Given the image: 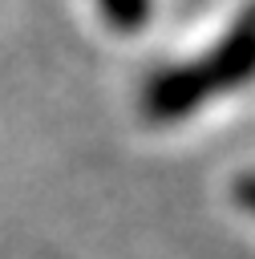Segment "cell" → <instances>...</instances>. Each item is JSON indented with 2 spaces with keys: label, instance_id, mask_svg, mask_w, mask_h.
Instances as JSON below:
<instances>
[{
  "label": "cell",
  "instance_id": "obj_1",
  "mask_svg": "<svg viewBox=\"0 0 255 259\" xmlns=\"http://www.w3.org/2000/svg\"><path fill=\"white\" fill-rule=\"evenodd\" d=\"M101 4H105L121 24H134V20L142 16V8H146V0H101Z\"/></svg>",
  "mask_w": 255,
  "mask_h": 259
}]
</instances>
